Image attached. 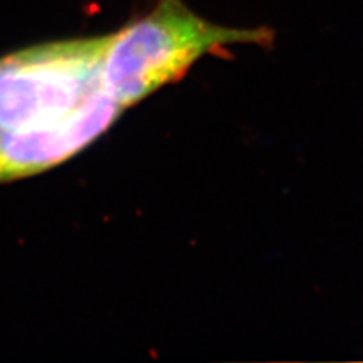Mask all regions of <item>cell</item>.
<instances>
[{
    "mask_svg": "<svg viewBox=\"0 0 363 363\" xmlns=\"http://www.w3.org/2000/svg\"><path fill=\"white\" fill-rule=\"evenodd\" d=\"M106 44L70 38L0 58V184L68 161L126 111L106 82Z\"/></svg>",
    "mask_w": 363,
    "mask_h": 363,
    "instance_id": "cell-1",
    "label": "cell"
},
{
    "mask_svg": "<svg viewBox=\"0 0 363 363\" xmlns=\"http://www.w3.org/2000/svg\"><path fill=\"white\" fill-rule=\"evenodd\" d=\"M268 28H229L194 13L184 0H157L145 16L109 33L106 82L129 109L161 88L179 82L204 56H229L235 45L268 48Z\"/></svg>",
    "mask_w": 363,
    "mask_h": 363,
    "instance_id": "cell-2",
    "label": "cell"
}]
</instances>
